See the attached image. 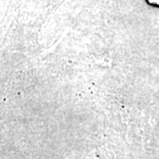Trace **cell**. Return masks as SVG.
<instances>
[{
  "label": "cell",
  "mask_w": 159,
  "mask_h": 159,
  "mask_svg": "<svg viewBox=\"0 0 159 159\" xmlns=\"http://www.w3.org/2000/svg\"><path fill=\"white\" fill-rule=\"evenodd\" d=\"M149 3L151 4H154V5H158L159 6V0H148Z\"/></svg>",
  "instance_id": "obj_1"
}]
</instances>
